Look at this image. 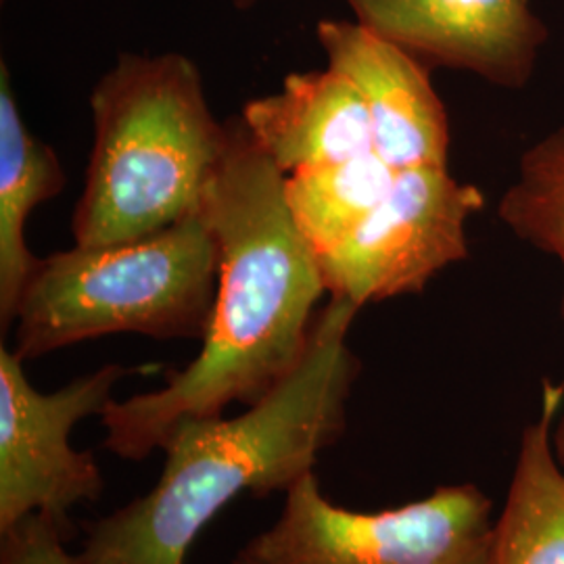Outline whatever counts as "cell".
<instances>
[{
	"label": "cell",
	"mask_w": 564,
	"mask_h": 564,
	"mask_svg": "<svg viewBox=\"0 0 564 564\" xmlns=\"http://www.w3.org/2000/svg\"><path fill=\"white\" fill-rule=\"evenodd\" d=\"M65 172L55 151L23 123L7 63H0V328L18 318L21 295L41 260L25 241V224L39 203L59 195Z\"/></svg>",
	"instance_id": "cell-11"
},
{
	"label": "cell",
	"mask_w": 564,
	"mask_h": 564,
	"mask_svg": "<svg viewBox=\"0 0 564 564\" xmlns=\"http://www.w3.org/2000/svg\"><path fill=\"white\" fill-rule=\"evenodd\" d=\"M552 449L556 456V463L561 466L564 473V416L558 421V424L552 429Z\"/></svg>",
	"instance_id": "cell-16"
},
{
	"label": "cell",
	"mask_w": 564,
	"mask_h": 564,
	"mask_svg": "<svg viewBox=\"0 0 564 564\" xmlns=\"http://www.w3.org/2000/svg\"><path fill=\"white\" fill-rule=\"evenodd\" d=\"M76 527L46 512H34L2 531L0 564H99L84 552L72 554L65 544Z\"/></svg>",
	"instance_id": "cell-15"
},
{
	"label": "cell",
	"mask_w": 564,
	"mask_h": 564,
	"mask_svg": "<svg viewBox=\"0 0 564 564\" xmlns=\"http://www.w3.org/2000/svg\"><path fill=\"white\" fill-rule=\"evenodd\" d=\"M564 383L544 381L542 412L521 437L505 508L496 519L491 564H564V473L552 429Z\"/></svg>",
	"instance_id": "cell-12"
},
{
	"label": "cell",
	"mask_w": 564,
	"mask_h": 564,
	"mask_svg": "<svg viewBox=\"0 0 564 564\" xmlns=\"http://www.w3.org/2000/svg\"><path fill=\"white\" fill-rule=\"evenodd\" d=\"M228 134L223 167L203 202L220 241L214 316L199 356L162 389L105 408V447L126 460L162 449L184 419L262 402L310 347L314 307L326 293L318 256L289 212L284 174L241 118L228 121Z\"/></svg>",
	"instance_id": "cell-1"
},
{
	"label": "cell",
	"mask_w": 564,
	"mask_h": 564,
	"mask_svg": "<svg viewBox=\"0 0 564 564\" xmlns=\"http://www.w3.org/2000/svg\"><path fill=\"white\" fill-rule=\"evenodd\" d=\"M241 120L284 176L375 151L372 123L358 88L330 67L289 74L279 93L247 102Z\"/></svg>",
	"instance_id": "cell-10"
},
{
	"label": "cell",
	"mask_w": 564,
	"mask_h": 564,
	"mask_svg": "<svg viewBox=\"0 0 564 564\" xmlns=\"http://www.w3.org/2000/svg\"><path fill=\"white\" fill-rule=\"evenodd\" d=\"M128 370L107 364L53 393L28 381L23 360L0 347V533L34 512L69 521V510L101 498L93 452L69 444L74 426L102 414Z\"/></svg>",
	"instance_id": "cell-7"
},
{
	"label": "cell",
	"mask_w": 564,
	"mask_h": 564,
	"mask_svg": "<svg viewBox=\"0 0 564 564\" xmlns=\"http://www.w3.org/2000/svg\"><path fill=\"white\" fill-rule=\"evenodd\" d=\"M491 500L473 484L358 512L328 500L307 473L286 491L279 521L242 550L263 564H491Z\"/></svg>",
	"instance_id": "cell-5"
},
{
	"label": "cell",
	"mask_w": 564,
	"mask_h": 564,
	"mask_svg": "<svg viewBox=\"0 0 564 564\" xmlns=\"http://www.w3.org/2000/svg\"><path fill=\"white\" fill-rule=\"evenodd\" d=\"M316 34L328 67L362 97L375 153L395 172L447 167L449 120L423 61L360 21L323 20Z\"/></svg>",
	"instance_id": "cell-9"
},
{
	"label": "cell",
	"mask_w": 564,
	"mask_h": 564,
	"mask_svg": "<svg viewBox=\"0 0 564 564\" xmlns=\"http://www.w3.org/2000/svg\"><path fill=\"white\" fill-rule=\"evenodd\" d=\"M90 109L95 142L72 224L78 247L141 241L202 212L230 134L195 61L121 55L93 88Z\"/></svg>",
	"instance_id": "cell-3"
},
{
	"label": "cell",
	"mask_w": 564,
	"mask_h": 564,
	"mask_svg": "<svg viewBox=\"0 0 564 564\" xmlns=\"http://www.w3.org/2000/svg\"><path fill=\"white\" fill-rule=\"evenodd\" d=\"M362 307L330 297L295 372L241 416L184 419L167 435L155 487L86 523L84 554L99 564H184L203 527L242 494L289 491L347 426L362 364L347 345Z\"/></svg>",
	"instance_id": "cell-2"
},
{
	"label": "cell",
	"mask_w": 564,
	"mask_h": 564,
	"mask_svg": "<svg viewBox=\"0 0 564 564\" xmlns=\"http://www.w3.org/2000/svg\"><path fill=\"white\" fill-rule=\"evenodd\" d=\"M220 241L202 212L141 241L74 247L39 263L21 295L15 354L137 333L203 341L214 316Z\"/></svg>",
	"instance_id": "cell-4"
},
{
	"label": "cell",
	"mask_w": 564,
	"mask_h": 564,
	"mask_svg": "<svg viewBox=\"0 0 564 564\" xmlns=\"http://www.w3.org/2000/svg\"><path fill=\"white\" fill-rule=\"evenodd\" d=\"M393 178L395 170L372 151L284 176V199L305 241L321 256L366 220L387 197Z\"/></svg>",
	"instance_id": "cell-13"
},
{
	"label": "cell",
	"mask_w": 564,
	"mask_h": 564,
	"mask_svg": "<svg viewBox=\"0 0 564 564\" xmlns=\"http://www.w3.org/2000/svg\"><path fill=\"white\" fill-rule=\"evenodd\" d=\"M498 218L521 241L561 263L564 321V126L533 142L521 155L517 181L506 188Z\"/></svg>",
	"instance_id": "cell-14"
},
{
	"label": "cell",
	"mask_w": 564,
	"mask_h": 564,
	"mask_svg": "<svg viewBox=\"0 0 564 564\" xmlns=\"http://www.w3.org/2000/svg\"><path fill=\"white\" fill-rule=\"evenodd\" d=\"M256 2H258V0H235L237 9H241V11H245V9H251Z\"/></svg>",
	"instance_id": "cell-18"
},
{
	"label": "cell",
	"mask_w": 564,
	"mask_h": 564,
	"mask_svg": "<svg viewBox=\"0 0 564 564\" xmlns=\"http://www.w3.org/2000/svg\"><path fill=\"white\" fill-rule=\"evenodd\" d=\"M484 207V191L447 167L395 172L383 202L318 256L326 293L360 307L423 293L433 276L468 258L466 223Z\"/></svg>",
	"instance_id": "cell-6"
},
{
	"label": "cell",
	"mask_w": 564,
	"mask_h": 564,
	"mask_svg": "<svg viewBox=\"0 0 564 564\" xmlns=\"http://www.w3.org/2000/svg\"><path fill=\"white\" fill-rule=\"evenodd\" d=\"M232 564H263V563H260V561H258V558H253V556H251V554H249V552H247V550H241V552H239V556H237V558H235V561H232Z\"/></svg>",
	"instance_id": "cell-17"
},
{
	"label": "cell",
	"mask_w": 564,
	"mask_h": 564,
	"mask_svg": "<svg viewBox=\"0 0 564 564\" xmlns=\"http://www.w3.org/2000/svg\"><path fill=\"white\" fill-rule=\"evenodd\" d=\"M356 21L400 44L429 69H464L521 90L547 42L529 0H345Z\"/></svg>",
	"instance_id": "cell-8"
}]
</instances>
